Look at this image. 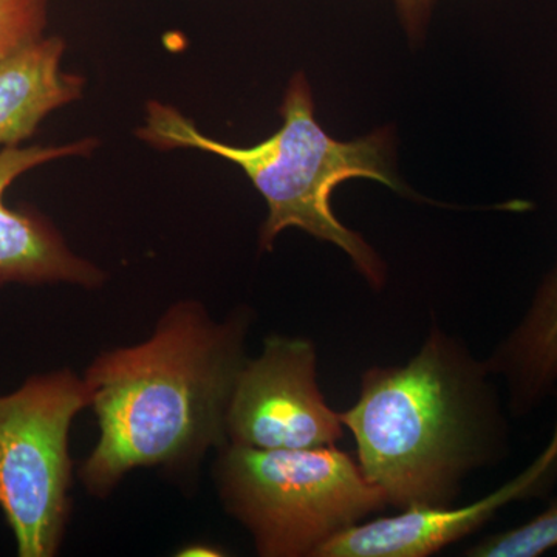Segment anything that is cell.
<instances>
[{
	"label": "cell",
	"mask_w": 557,
	"mask_h": 557,
	"mask_svg": "<svg viewBox=\"0 0 557 557\" xmlns=\"http://www.w3.org/2000/svg\"><path fill=\"white\" fill-rule=\"evenodd\" d=\"M486 359L432 322L405 364L372 366L341 413L366 478L397 511L458 504L465 482L509 454V423Z\"/></svg>",
	"instance_id": "1"
},
{
	"label": "cell",
	"mask_w": 557,
	"mask_h": 557,
	"mask_svg": "<svg viewBox=\"0 0 557 557\" xmlns=\"http://www.w3.org/2000/svg\"><path fill=\"white\" fill-rule=\"evenodd\" d=\"M249 317L215 324L182 304L146 343L102 355L86 376L100 423L97 448L81 468L95 494L131 469L180 463L228 445L226 416L244 368Z\"/></svg>",
	"instance_id": "2"
},
{
	"label": "cell",
	"mask_w": 557,
	"mask_h": 557,
	"mask_svg": "<svg viewBox=\"0 0 557 557\" xmlns=\"http://www.w3.org/2000/svg\"><path fill=\"white\" fill-rule=\"evenodd\" d=\"M281 129L258 145L233 146L205 135L172 106L150 101L137 135L157 149H197L233 161L267 201L269 215L260 231V247L273 248L282 231L298 228L335 245L350 258L370 287L386 285V263L361 234L347 228L332 209V193L347 180L368 178L403 193L394 170L388 129L339 141L314 116L313 94L304 73L285 90Z\"/></svg>",
	"instance_id": "3"
},
{
	"label": "cell",
	"mask_w": 557,
	"mask_h": 557,
	"mask_svg": "<svg viewBox=\"0 0 557 557\" xmlns=\"http://www.w3.org/2000/svg\"><path fill=\"white\" fill-rule=\"evenodd\" d=\"M220 493L260 556H317L343 531L380 515L386 497L336 445L256 449L226 445Z\"/></svg>",
	"instance_id": "4"
},
{
	"label": "cell",
	"mask_w": 557,
	"mask_h": 557,
	"mask_svg": "<svg viewBox=\"0 0 557 557\" xmlns=\"http://www.w3.org/2000/svg\"><path fill=\"white\" fill-rule=\"evenodd\" d=\"M90 405L70 370L32 376L0 397V509L21 557H50L67 520L69 431Z\"/></svg>",
	"instance_id": "5"
},
{
	"label": "cell",
	"mask_w": 557,
	"mask_h": 557,
	"mask_svg": "<svg viewBox=\"0 0 557 557\" xmlns=\"http://www.w3.org/2000/svg\"><path fill=\"white\" fill-rule=\"evenodd\" d=\"M310 339L271 336L259 358L247 359L226 416L230 445L256 449H313L344 437L341 413L318 384Z\"/></svg>",
	"instance_id": "6"
},
{
	"label": "cell",
	"mask_w": 557,
	"mask_h": 557,
	"mask_svg": "<svg viewBox=\"0 0 557 557\" xmlns=\"http://www.w3.org/2000/svg\"><path fill=\"white\" fill-rule=\"evenodd\" d=\"M555 424L545 448L522 472L468 505L416 508L368 519L343 531L317 557H428L482 530L502 509L544 498L557 485V391Z\"/></svg>",
	"instance_id": "7"
},
{
	"label": "cell",
	"mask_w": 557,
	"mask_h": 557,
	"mask_svg": "<svg viewBox=\"0 0 557 557\" xmlns=\"http://www.w3.org/2000/svg\"><path fill=\"white\" fill-rule=\"evenodd\" d=\"M95 139L62 146L0 149V287L7 284H69L95 287L101 271L70 251L61 234L35 212L7 207L3 196L14 180L49 161L87 156Z\"/></svg>",
	"instance_id": "8"
},
{
	"label": "cell",
	"mask_w": 557,
	"mask_h": 557,
	"mask_svg": "<svg viewBox=\"0 0 557 557\" xmlns=\"http://www.w3.org/2000/svg\"><path fill=\"white\" fill-rule=\"evenodd\" d=\"M486 362L507 388V409L512 417L530 416L556 394L557 262Z\"/></svg>",
	"instance_id": "9"
},
{
	"label": "cell",
	"mask_w": 557,
	"mask_h": 557,
	"mask_svg": "<svg viewBox=\"0 0 557 557\" xmlns=\"http://www.w3.org/2000/svg\"><path fill=\"white\" fill-rule=\"evenodd\" d=\"M64 49L44 36L0 61V149L16 148L53 110L79 100L84 79L62 72Z\"/></svg>",
	"instance_id": "10"
},
{
	"label": "cell",
	"mask_w": 557,
	"mask_h": 557,
	"mask_svg": "<svg viewBox=\"0 0 557 557\" xmlns=\"http://www.w3.org/2000/svg\"><path fill=\"white\" fill-rule=\"evenodd\" d=\"M557 548V500L522 525L487 536L467 549L469 557H537Z\"/></svg>",
	"instance_id": "11"
},
{
	"label": "cell",
	"mask_w": 557,
	"mask_h": 557,
	"mask_svg": "<svg viewBox=\"0 0 557 557\" xmlns=\"http://www.w3.org/2000/svg\"><path fill=\"white\" fill-rule=\"evenodd\" d=\"M50 0H0V61L42 39Z\"/></svg>",
	"instance_id": "12"
},
{
	"label": "cell",
	"mask_w": 557,
	"mask_h": 557,
	"mask_svg": "<svg viewBox=\"0 0 557 557\" xmlns=\"http://www.w3.org/2000/svg\"><path fill=\"white\" fill-rule=\"evenodd\" d=\"M399 20L412 39H420L431 16L435 0H395Z\"/></svg>",
	"instance_id": "13"
}]
</instances>
